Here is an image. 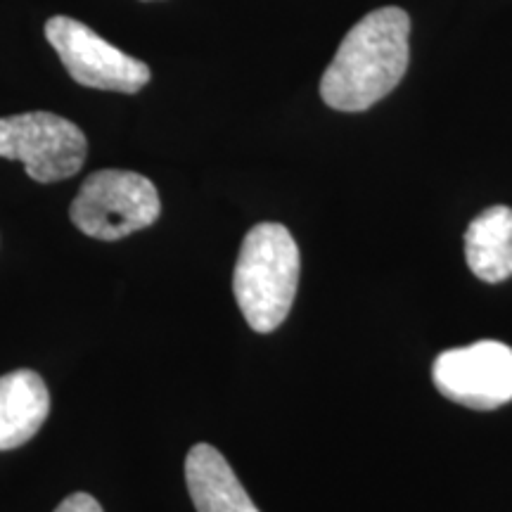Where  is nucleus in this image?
<instances>
[{
    "label": "nucleus",
    "mask_w": 512,
    "mask_h": 512,
    "mask_svg": "<svg viewBox=\"0 0 512 512\" xmlns=\"http://www.w3.org/2000/svg\"><path fill=\"white\" fill-rule=\"evenodd\" d=\"M411 17L401 8L370 12L339 43L320 79L325 105L339 112H363L399 86L408 69Z\"/></svg>",
    "instance_id": "f257e3e1"
},
{
    "label": "nucleus",
    "mask_w": 512,
    "mask_h": 512,
    "mask_svg": "<svg viewBox=\"0 0 512 512\" xmlns=\"http://www.w3.org/2000/svg\"><path fill=\"white\" fill-rule=\"evenodd\" d=\"M299 247L280 223H259L245 235L233 273V292L242 316L256 332L285 323L297 297Z\"/></svg>",
    "instance_id": "f03ea898"
},
{
    "label": "nucleus",
    "mask_w": 512,
    "mask_h": 512,
    "mask_svg": "<svg viewBox=\"0 0 512 512\" xmlns=\"http://www.w3.org/2000/svg\"><path fill=\"white\" fill-rule=\"evenodd\" d=\"M162 202L150 178L136 171L102 169L83 181L69 216L83 235L95 240H121L152 226Z\"/></svg>",
    "instance_id": "7ed1b4c3"
},
{
    "label": "nucleus",
    "mask_w": 512,
    "mask_h": 512,
    "mask_svg": "<svg viewBox=\"0 0 512 512\" xmlns=\"http://www.w3.org/2000/svg\"><path fill=\"white\" fill-rule=\"evenodd\" d=\"M88 140L74 121L53 112L0 119V157L22 162L36 183H57L79 174Z\"/></svg>",
    "instance_id": "20e7f679"
},
{
    "label": "nucleus",
    "mask_w": 512,
    "mask_h": 512,
    "mask_svg": "<svg viewBox=\"0 0 512 512\" xmlns=\"http://www.w3.org/2000/svg\"><path fill=\"white\" fill-rule=\"evenodd\" d=\"M46 38L76 83L98 91L138 93L152 79L150 67L110 41L95 34L91 27L72 17H50Z\"/></svg>",
    "instance_id": "39448f33"
},
{
    "label": "nucleus",
    "mask_w": 512,
    "mask_h": 512,
    "mask_svg": "<svg viewBox=\"0 0 512 512\" xmlns=\"http://www.w3.org/2000/svg\"><path fill=\"white\" fill-rule=\"evenodd\" d=\"M432 377L446 399L475 411H494L512 401V349L494 339L448 349L434 361Z\"/></svg>",
    "instance_id": "423d86ee"
},
{
    "label": "nucleus",
    "mask_w": 512,
    "mask_h": 512,
    "mask_svg": "<svg viewBox=\"0 0 512 512\" xmlns=\"http://www.w3.org/2000/svg\"><path fill=\"white\" fill-rule=\"evenodd\" d=\"M185 482L197 512H259L228 460L209 444L190 448Z\"/></svg>",
    "instance_id": "0eeeda50"
},
{
    "label": "nucleus",
    "mask_w": 512,
    "mask_h": 512,
    "mask_svg": "<svg viewBox=\"0 0 512 512\" xmlns=\"http://www.w3.org/2000/svg\"><path fill=\"white\" fill-rule=\"evenodd\" d=\"M50 413V394L36 370L0 377V451L24 446Z\"/></svg>",
    "instance_id": "6e6552de"
},
{
    "label": "nucleus",
    "mask_w": 512,
    "mask_h": 512,
    "mask_svg": "<svg viewBox=\"0 0 512 512\" xmlns=\"http://www.w3.org/2000/svg\"><path fill=\"white\" fill-rule=\"evenodd\" d=\"M465 256L484 283H503L512 275V209L489 207L467 226Z\"/></svg>",
    "instance_id": "1a4fd4ad"
},
{
    "label": "nucleus",
    "mask_w": 512,
    "mask_h": 512,
    "mask_svg": "<svg viewBox=\"0 0 512 512\" xmlns=\"http://www.w3.org/2000/svg\"><path fill=\"white\" fill-rule=\"evenodd\" d=\"M55 512H102V505L88 494H72L57 505Z\"/></svg>",
    "instance_id": "9d476101"
}]
</instances>
